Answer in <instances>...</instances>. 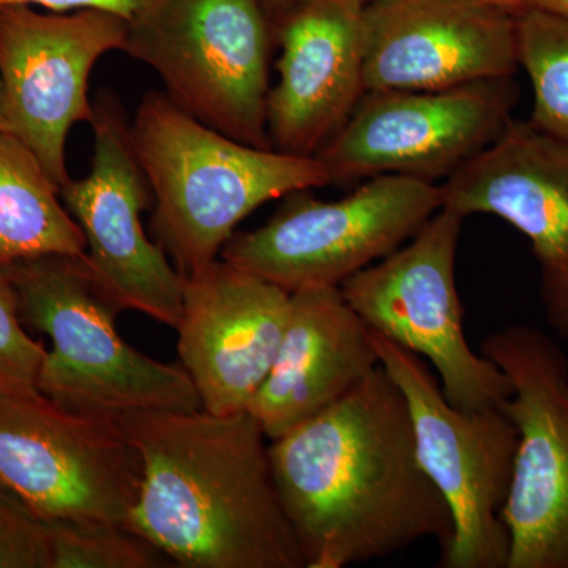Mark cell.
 <instances>
[{"label":"cell","mask_w":568,"mask_h":568,"mask_svg":"<svg viewBox=\"0 0 568 568\" xmlns=\"http://www.w3.org/2000/svg\"><path fill=\"white\" fill-rule=\"evenodd\" d=\"M272 473L305 568L388 558L422 540L446 551L454 521L420 465L409 406L383 365L272 440Z\"/></svg>","instance_id":"6da1fadb"},{"label":"cell","mask_w":568,"mask_h":568,"mask_svg":"<svg viewBox=\"0 0 568 568\" xmlns=\"http://www.w3.org/2000/svg\"><path fill=\"white\" fill-rule=\"evenodd\" d=\"M140 454L126 529L185 568H305L284 514L267 436L244 413H134L118 422Z\"/></svg>","instance_id":"7a4b0ae2"},{"label":"cell","mask_w":568,"mask_h":568,"mask_svg":"<svg viewBox=\"0 0 568 568\" xmlns=\"http://www.w3.org/2000/svg\"><path fill=\"white\" fill-rule=\"evenodd\" d=\"M130 130L155 200L153 235L182 276L215 263L239 223L261 205L332 183L317 156L235 141L179 110L164 92L145 93Z\"/></svg>","instance_id":"3957f363"},{"label":"cell","mask_w":568,"mask_h":568,"mask_svg":"<svg viewBox=\"0 0 568 568\" xmlns=\"http://www.w3.org/2000/svg\"><path fill=\"white\" fill-rule=\"evenodd\" d=\"M2 268L24 327L50 336L37 387L55 405L114 424L134 413L203 409L183 366L162 364L122 338V308L84 257L47 254Z\"/></svg>","instance_id":"277c9868"},{"label":"cell","mask_w":568,"mask_h":568,"mask_svg":"<svg viewBox=\"0 0 568 568\" xmlns=\"http://www.w3.org/2000/svg\"><path fill=\"white\" fill-rule=\"evenodd\" d=\"M126 22L123 51L159 74L179 110L235 141L274 149L264 0H151Z\"/></svg>","instance_id":"5b68a950"},{"label":"cell","mask_w":568,"mask_h":568,"mask_svg":"<svg viewBox=\"0 0 568 568\" xmlns=\"http://www.w3.org/2000/svg\"><path fill=\"white\" fill-rule=\"evenodd\" d=\"M381 365L405 395L420 465L446 500L454 537L443 568H507L510 536L503 510L518 432L500 407L467 410L448 402L418 355L369 328Z\"/></svg>","instance_id":"8992f818"},{"label":"cell","mask_w":568,"mask_h":568,"mask_svg":"<svg viewBox=\"0 0 568 568\" xmlns=\"http://www.w3.org/2000/svg\"><path fill=\"white\" fill-rule=\"evenodd\" d=\"M252 233L234 234L223 261L290 293L339 287L413 239L443 207L440 186L405 175L366 179L339 201L301 190Z\"/></svg>","instance_id":"52a82bcc"},{"label":"cell","mask_w":568,"mask_h":568,"mask_svg":"<svg viewBox=\"0 0 568 568\" xmlns=\"http://www.w3.org/2000/svg\"><path fill=\"white\" fill-rule=\"evenodd\" d=\"M465 216L440 207L413 239L339 286L372 331L425 357L458 409L500 407L511 395L506 373L467 343L457 286Z\"/></svg>","instance_id":"ba28073f"},{"label":"cell","mask_w":568,"mask_h":568,"mask_svg":"<svg viewBox=\"0 0 568 568\" xmlns=\"http://www.w3.org/2000/svg\"><path fill=\"white\" fill-rule=\"evenodd\" d=\"M141 478L140 454L114 422L0 388V487L44 521L123 525Z\"/></svg>","instance_id":"9c48e42d"},{"label":"cell","mask_w":568,"mask_h":568,"mask_svg":"<svg viewBox=\"0 0 568 568\" xmlns=\"http://www.w3.org/2000/svg\"><path fill=\"white\" fill-rule=\"evenodd\" d=\"M481 354L511 384L500 409L518 432L503 521L510 536L507 568H568V361L536 327L493 332Z\"/></svg>","instance_id":"30bf717a"},{"label":"cell","mask_w":568,"mask_h":568,"mask_svg":"<svg viewBox=\"0 0 568 568\" xmlns=\"http://www.w3.org/2000/svg\"><path fill=\"white\" fill-rule=\"evenodd\" d=\"M129 22L112 11L0 9L3 132L31 149L51 181H70L65 145L89 122V78L106 52L123 51Z\"/></svg>","instance_id":"8fae6325"},{"label":"cell","mask_w":568,"mask_h":568,"mask_svg":"<svg viewBox=\"0 0 568 568\" xmlns=\"http://www.w3.org/2000/svg\"><path fill=\"white\" fill-rule=\"evenodd\" d=\"M507 80L440 91L365 92L316 153L332 183L405 175L435 183L484 152L510 125Z\"/></svg>","instance_id":"7c38bea8"},{"label":"cell","mask_w":568,"mask_h":568,"mask_svg":"<svg viewBox=\"0 0 568 568\" xmlns=\"http://www.w3.org/2000/svg\"><path fill=\"white\" fill-rule=\"evenodd\" d=\"M89 123L91 171L61 186L62 203L84 235L85 264L122 310L175 328L182 316L183 276L145 233L142 212L151 204V186L114 93L97 95Z\"/></svg>","instance_id":"4fadbf2b"},{"label":"cell","mask_w":568,"mask_h":568,"mask_svg":"<svg viewBox=\"0 0 568 568\" xmlns=\"http://www.w3.org/2000/svg\"><path fill=\"white\" fill-rule=\"evenodd\" d=\"M517 14L481 0H369L365 92L440 91L510 78L518 67Z\"/></svg>","instance_id":"5bb4252c"},{"label":"cell","mask_w":568,"mask_h":568,"mask_svg":"<svg viewBox=\"0 0 568 568\" xmlns=\"http://www.w3.org/2000/svg\"><path fill=\"white\" fill-rule=\"evenodd\" d=\"M290 310V291L222 257L183 276L178 353L204 410H248L274 365Z\"/></svg>","instance_id":"9a60e30c"},{"label":"cell","mask_w":568,"mask_h":568,"mask_svg":"<svg viewBox=\"0 0 568 568\" xmlns=\"http://www.w3.org/2000/svg\"><path fill=\"white\" fill-rule=\"evenodd\" d=\"M443 207L489 213L517 227L540 265L541 301L552 331L568 338V144L532 123L506 132L440 185Z\"/></svg>","instance_id":"2e32d148"},{"label":"cell","mask_w":568,"mask_h":568,"mask_svg":"<svg viewBox=\"0 0 568 568\" xmlns=\"http://www.w3.org/2000/svg\"><path fill=\"white\" fill-rule=\"evenodd\" d=\"M364 0H298L278 10V82L267 99L275 151L316 156L365 95Z\"/></svg>","instance_id":"e0dca14e"},{"label":"cell","mask_w":568,"mask_h":568,"mask_svg":"<svg viewBox=\"0 0 568 568\" xmlns=\"http://www.w3.org/2000/svg\"><path fill=\"white\" fill-rule=\"evenodd\" d=\"M377 365L369 327L339 287L291 293L278 353L248 413L275 440L354 390Z\"/></svg>","instance_id":"ac0fdd59"},{"label":"cell","mask_w":568,"mask_h":568,"mask_svg":"<svg viewBox=\"0 0 568 568\" xmlns=\"http://www.w3.org/2000/svg\"><path fill=\"white\" fill-rule=\"evenodd\" d=\"M47 254L84 257V235L31 149L2 130L0 267Z\"/></svg>","instance_id":"d6986e66"},{"label":"cell","mask_w":568,"mask_h":568,"mask_svg":"<svg viewBox=\"0 0 568 568\" xmlns=\"http://www.w3.org/2000/svg\"><path fill=\"white\" fill-rule=\"evenodd\" d=\"M518 65L534 91L532 125L568 144V20L525 7L517 14Z\"/></svg>","instance_id":"ffe728a7"},{"label":"cell","mask_w":568,"mask_h":568,"mask_svg":"<svg viewBox=\"0 0 568 568\" xmlns=\"http://www.w3.org/2000/svg\"><path fill=\"white\" fill-rule=\"evenodd\" d=\"M51 568H162L164 552L118 523L97 519L48 521Z\"/></svg>","instance_id":"44dd1931"},{"label":"cell","mask_w":568,"mask_h":568,"mask_svg":"<svg viewBox=\"0 0 568 568\" xmlns=\"http://www.w3.org/2000/svg\"><path fill=\"white\" fill-rule=\"evenodd\" d=\"M47 347L32 338L18 312L17 294L0 267V388L39 390V375Z\"/></svg>","instance_id":"7402d4cb"},{"label":"cell","mask_w":568,"mask_h":568,"mask_svg":"<svg viewBox=\"0 0 568 568\" xmlns=\"http://www.w3.org/2000/svg\"><path fill=\"white\" fill-rule=\"evenodd\" d=\"M0 568H51L48 525L0 487Z\"/></svg>","instance_id":"603a6c76"},{"label":"cell","mask_w":568,"mask_h":568,"mask_svg":"<svg viewBox=\"0 0 568 568\" xmlns=\"http://www.w3.org/2000/svg\"><path fill=\"white\" fill-rule=\"evenodd\" d=\"M149 2L151 0H0V9L3 7H33V9L48 11L97 9L112 11L130 20Z\"/></svg>","instance_id":"cb8c5ba5"},{"label":"cell","mask_w":568,"mask_h":568,"mask_svg":"<svg viewBox=\"0 0 568 568\" xmlns=\"http://www.w3.org/2000/svg\"><path fill=\"white\" fill-rule=\"evenodd\" d=\"M523 2H525V7L549 11V13L568 20V0H523Z\"/></svg>","instance_id":"d4e9b609"},{"label":"cell","mask_w":568,"mask_h":568,"mask_svg":"<svg viewBox=\"0 0 568 568\" xmlns=\"http://www.w3.org/2000/svg\"><path fill=\"white\" fill-rule=\"evenodd\" d=\"M481 2L491 3V6L503 7V9L519 13L525 9V2L523 0H481Z\"/></svg>","instance_id":"484cf974"},{"label":"cell","mask_w":568,"mask_h":568,"mask_svg":"<svg viewBox=\"0 0 568 568\" xmlns=\"http://www.w3.org/2000/svg\"><path fill=\"white\" fill-rule=\"evenodd\" d=\"M294 2H298V0H264V6L267 11H278ZM364 2H369V0H364Z\"/></svg>","instance_id":"4316f807"},{"label":"cell","mask_w":568,"mask_h":568,"mask_svg":"<svg viewBox=\"0 0 568 568\" xmlns=\"http://www.w3.org/2000/svg\"><path fill=\"white\" fill-rule=\"evenodd\" d=\"M3 126V100H2V82H0V132Z\"/></svg>","instance_id":"83f0119b"}]
</instances>
